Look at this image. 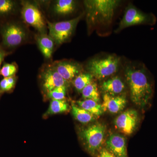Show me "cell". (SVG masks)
Listing matches in <instances>:
<instances>
[{"instance_id": "cell-1", "label": "cell", "mask_w": 157, "mask_h": 157, "mask_svg": "<svg viewBox=\"0 0 157 157\" xmlns=\"http://www.w3.org/2000/svg\"><path fill=\"white\" fill-rule=\"evenodd\" d=\"M125 75L130 88L132 102L141 108H144L152 98V85L145 68L127 67Z\"/></svg>"}, {"instance_id": "cell-2", "label": "cell", "mask_w": 157, "mask_h": 157, "mask_svg": "<svg viewBox=\"0 0 157 157\" xmlns=\"http://www.w3.org/2000/svg\"><path fill=\"white\" fill-rule=\"evenodd\" d=\"M120 2L116 0L85 1L87 22L91 25L108 24L111 22Z\"/></svg>"}, {"instance_id": "cell-3", "label": "cell", "mask_w": 157, "mask_h": 157, "mask_svg": "<svg viewBox=\"0 0 157 157\" xmlns=\"http://www.w3.org/2000/svg\"><path fill=\"white\" fill-rule=\"evenodd\" d=\"M120 59V58L113 55L93 59L88 63L86 69L93 77L98 79L106 78L117 71Z\"/></svg>"}, {"instance_id": "cell-4", "label": "cell", "mask_w": 157, "mask_h": 157, "mask_svg": "<svg viewBox=\"0 0 157 157\" xmlns=\"http://www.w3.org/2000/svg\"><path fill=\"white\" fill-rule=\"evenodd\" d=\"M106 132L104 125L97 123L82 129L79 136L87 151L91 155H95L101 149Z\"/></svg>"}, {"instance_id": "cell-5", "label": "cell", "mask_w": 157, "mask_h": 157, "mask_svg": "<svg viewBox=\"0 0 157 157\" xmlns=\"http://www.w3.org/2000/svg\"><path fill=\"white\" fill-rule=\"evenodd\" d=\"M156 18L151 13H145L132 5H129L126 9L122 19L121 21L116 33L132 26L138 25H153Z\"/></svg>"}, {"instance_id": "cell-6", "label": "cell", "mask_w": 157, "mask_h": 157, "mask_svg": "<svg viewBox=\"0 0 157 157\" xmlns=\"http://www.w3.org/2000/svg\"><path fill=\"white\" fill-rule=\"evenodd\" d=\"M82 15L70 20L50 22L47 21L49 36L57 45H60L70 39Z\"/></svg>"}, {"instance_id": "cell-7", "label": "cell", "mask_w": 157, "mask_h": 157, "mask_svg": "<svg viewBox=\"0 0 157 157\" xmlns=\"http://www.w3.org/2000/svg\"><path fill=\"white\" fill-rule=\"evenodd\" d=\"M2 43L9 48H13L20 45L26 38V33L22 26L17 23H8L1 29Z\"/></svg>"}, {"instance_id": "cell-8", "label": "cell", "mask_w": 157, "mask_h": 157, "mask_svg": "<svg viewBox=\"0 0 157 157\" xmlns=\"http://www.w3.org/2000/svg\"><path fill=\"white\" fill-rule=\"evenodd\" d=\"M22 6L21 14L24 21L39 31L40 33H45L46 22L39 8L29 2H24Z\"/></svg>"}, {"instance_id": "cell-9", "label": "cell", "mask_w": 157, "mask_h": 157, "mask_svg": "<svg viewBox=\"0 0 157 157\" xmlns=\"http://www.w3.org/2000/svg\"><path fill=\"white\" fill-rule=\"evenodd\" d=\"M138 121L137 111L135 109H128L117 117L114 124L120 132L126 135H130L135 131Z\"/></svg>"}, {"instance_id": "cell-10", "label": "cell", "mask_w": 157, "mask_h": 157, "mask_svg": "<svg viewBox=\"0 0 157 157\" xmlns=\"http://www.w3.org/2000/svg\"><path fill=\"white\" fill-rule=\"evenodd\" d=\"M42 86L47 94L56 88L67 86V81L57 72L52 65L45 68L42 72Z\"/></svg>"}, {"instance_id": "cell-11", "label": "cell", "mask_w": 157, "mask_h": 157, "mask_svg": "<svg viewBox=\"0 0 157 157\" xmlns=\"http://www.w3.org/2000/svg\"><path fill=\"white\" fill-rule=\"evenodd\" d=\"M52 67L65 80L73 79L80 74L82 68L77 63L68 61H58L54 62Z\"/></svg>"}, {"instance_id": "cell-12", "label": "cell", "mask_w": 157, "mask_h": 157, "mask_svg": "<svg viewBox=\"0 0 157 157\" xmlns=\"http://www.w3.org/2000/svg\"><path fill=\"white\" fill-rule=\"evenodd\" d=\"M106 148L114 157H128L125 139L118 135H110L106 141Z\"/></svg>"}, {"instance_id": "cell-13", "label": "cell", "mask_w": 157, "mask_h": 157, "mask_svg": "<svg viewBox=\"0 0 157 157\" xmlns=\"http://www.w3.org/2000/svg\"><path fill=\"white\" fill-rule=\"evenodd\" d=\"M126 104V99L124 96H112L105 94L101 106L103 111L116 113L123 109Z\"/></svg>"}, {"instance_id": "cell-14", "label": "cell", "mask_w": 157, "mask_h": 157, "mask_svg": "<svg viewBox=\"0 0 157 157\" xmlns=\"http://www.w3.org/2000/svg\"><path fill=\"white\" fill-rule=\"evenodd\" d=\"M38 46L45 58L50 59L53 52L54 42L49 35L42 33L37 36Z\"/></svg>"}, {"instance_id": "cell-15", "label": "cell", "mask_w": 157, "mask_h": 157, "mask_svg": "<svg viewBox=\"0 0 157 157\" xmlns=\"http://www.w3.org/2000/svg\"><path fill=\"white\" fill-rule=\"evenodd\" d=\"M124 87V82L119 77L117 76L104 81L101 85V89L105 94L112 96L120 94Z\"/></svg>"}, {"instance_id": "cell-16", "label": "cell", "mask_w": 157, "mask_h": 157, "mask_svg": "<svg viewBox=\"0 0 157 157\" xmlns=\"http://www.w3.org/2000/svg\"><path fill=\"white\" fill-rule=\"evenodd\" d=\"M76 7V2L73 0H58L54 5L53 10L58 15H67L73 12Z\"/></svg>"}, {"instance_id": "cell-17", "label": "cell", "mask_w": 157, "mask_h": 157, "mask_svg": "<svg viewBox=\"0 0 157 157\" xmlns=\"http://www.w3.org/2000/svg\"><path fill=\"white\" fill-rule=\"evenodd\" d=\"M76 103L78 107L95 117L100 116L104 112L101 105L93 100L85 99L84 101H77Z\"/></svg>"}, {"instance_id": "cell-18", "label": "cell", "mask_w": 157, "mask_h": 157, "mask_svg": "<svg viewBox=\"0 0 157 157\" xmlns=\"http://www.w3.org/2000/svg\"><path fill=\"white\" fill-rule=\"evenodd\" d=\"M72 113L76 120L82 124H87L95 119L96 117L85 109L72 103Z\"/></svg>"}, {"instance_id": "cell-19", "label": "cell", "mask_w": 157, "mask_h": 157, "mask_svg": "<svg viewBox=\"0 0 157 157\" xmlns=\"http://www.w3.org/2000/svg\"><path fill=\"white\" fill-rule=\"evenodd\" d=\"M68 109L69 105L65 100H52L45 115L63 113L67 111Z\"/></svg>"}, {"instance_id": "cell-20", "label": "cell", "mask_w": 157, "mask_h": 157, "mask_svg": "<svg viewBox=\"0 0 157 157\" xmlns=\"http://www.w3.org/2000/svg\"><path fill=\"white\" fill-rule=\"evenodd\" d=\"M93 76L89 73H80L75 77L73 82V85L79 92L88 85L92 82Z\"/></svg>"}, {"instance_id": "cell-21", "label": "cell", "mask_w": 157, "mask_h": 157, "mask_svg": "<svg viewBox=\"0 0 157 157\" xmlns=\"http://www.w3.org/2000/svg\"><path fill=\"white\" fill-rule=\"evenodd\" d=\"M17 9V3L12 0H0V18L13 14Z\"/></svg>"}, {"instance_id": "cell-22", "label": "cell", "mask_w": 157, "mask_h": 157, "mask_svg": "<svg viewBox=\"0 0 157 157\" xmlns=\"http://www.w3.org/2000/svg\"><path fill=\"white\" fill-rule=\"evenodd\" d=\"M82 98L85 99H90L98 102L100 101V95L98 92L96 83L91 82L82 90L81 92Z\"/></svg>"}, {"instance_id": "cell-23", "label": "cell", "mask_w": 157, "mask_h": 157, "mask_svg": "<svg viewBox=\"0 0 157 157\" xmlns=\"http://www.w3.org/2000/svg\"><path fill=\"white\" fill-rule=\"evenodd\" d=\"M17 71V65L14 63H6L0 69V76H3L4 78L14 76Z\"/></svg>"}, {"instance_id": "cell-24", "label": "cell", "mask_w": 157, "mask_h": 157, "mask_svg": "<svg viewBox=\"0 0 157 157\" xmlns=\"http://www.w3.org/2000/svg\"><path fill=\"white\" fill-rule=\"evenodd\" d=\"M67 87L61 86L56 88L47 93V97L52 100H64L66 96Z\"/></svg>"}, {"instance_id": "cell-25", "label": "cell", "mask_w": 157, "mask_h": 157, "mask_svg": "<svg viewBox=\"0 0 157 157\" xmlns=\"http://www.w3.org/2000/svg\"><path fill=\"white\" fill-rule=\"evenodd\" d=\"M13 89L9 84L7 78H4L0 81V92L4 93L9 92Z\"/></svg>"}, {"instance_id": "cell-26", "label": "cell", "mask_w": 157, "mask_h": 157, "mask_svg": "<svg viewBox=\"0 0 157 157\" xmlns=\"http://www.w3.org/2000/svg\"><path fill=\"white\" fill-rule=\"evenodd\" d=\"M98 157H114L106 149L101 150L99 153Z\"/></svg>"}, {"instance_id": "cell-27", "label": "cell", "mask_w": 157, "mask_h": 157, "mask_svg": "<svg viewBox=\"0 0 157 157\" xmlns=\"http://www.w3.org/2000/svg\"><path fill=\"white\" fill-rule=\"evenodd\" d=\"M8 54V52L5 51L2 48V47L0 46V69H1V66L2 63L3 61H4L5 57L7 56Z\"/></svg>"}]
</instances>
